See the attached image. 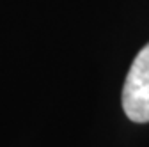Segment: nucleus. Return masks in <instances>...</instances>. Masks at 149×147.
Wrapping results in <instances>:
<instances>
[{
	"label": "nucleus",
	"mask_w": 149,
	"mask_h": 147,
	"mask_svg": "<svg viewBox=\"0 0 149 147\" xmlns=\"http://www.w3.org/2000/svg\"><path fill=\"white\" fill-rule=\"evenodd\" d=\"M123 108L130 121L149 122V43L137 53L123 87Z\"/></svg>",
	"instance_id": "1"
}]
</instances>
